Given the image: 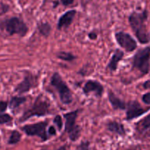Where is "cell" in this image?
Wrapping results in <instances>:
<instances>
[{
    "label": "cell",
    "instance_id": "6da1fadb",
    "mask_svg": "<svg viewBox=\"0 0 150 150\" xmlns=\"http://www.w3.org/2000/svg\"><path fill=\"white\" fill-rule=\"evenodd\" d=\"M147 18L148 11L146 9L141 13L133 11L128 17L129 25L135 33V37L141 44H148L150 41V36L146 26Z\"/></svg>",
    "mask_w": 150,
    "mask_h": 150
},
{
    "label": "cell",
    "instance_id": "7a4b0ae2",
    "mask_svg": "<svg viewBox=\"0 0 150 150\" xmlns=\"http://www.w3.org/2000/svg\"><path fill=\"white\" fill-rule=\"evenodd\" d=\"M50 102L47 98L44 97L42 94H40L36 97L34 103L28 109L26 110L19 119V123L24 122L30 118L34 116H44L51 113L50 111Z\"/></svg>",
    "mask_w": 150,
    "mask_h": 150
},
{
    "label": "cell",
    "instance_id": "3957f363",
    "mask_svg": "<svg viewBox=\"0 0 150 150\" xmlns=\"http://www.w3.org/2000/svg\"><path fill=\"white\" fill-rule=\"evenodd\" d=\"M0 28L5 30L10 35H18L20 37H24L28 33L29 28L21 18L13 16L0 21Z\"/></svg>",
    "mask_w": 150,
    "mask_h": 150
},
{
    "label": "cell",
    "instance_id": "277c9868",
    "mask_svg": "<svg viewBox=\"0 0 150 150\" xmlns=\"http://www.w3.org/2000/svg\"><path fill=\"white\" fill-rule=\"evenodd\" d=\"M50 85L58 92L60 102L63 105H69L73 101L72 92L58 72H54L50 80Z\"/></svg>",
    "mask_w": 150,
    "mask_h": 150
},
{
    "label": "cell",
    "instance_id": "5b68a950",
    "mask_svg": "<svg viewBox=\"0 0 150 150\" xmlns=\"http://www.w3.org/2000/svg\"><path fill=\"white\" fill-rule=\"evenodd\" d=\"M150 47L140 49L132 57V69H137L143 75L149 71Z\"/></svg>",
    "mask_w": 150,
    "mask_h": 150
},
{
    "label": "cell",
    "instance_id": "8992f818",
    "mask_svg": "<svg viewBox=\"0 0 150 150\" xmlns=\"http://www.w3.org/2000/svg\"><path fill=\"white\" fill-rule=\"evenodd\" d=\"M79 110L69 112L63 115L66 122H65V131L69 135V139L71 141H76L79 139L81 134L82 128L76 124Z\"/></svg>",
    "mask_w": 150,
    "mask_h": 150
},
{
    "label": "cell",
    "instance_id": "52a82bcc",
    "mask_svg": "<svg viewBox=\"0 0 150 150\" xmlns=\"http://www.w3.org/2000/svg\"><path fill=\"white\" fill-rule=\"evenodd\" d=\"M48 124L47 121H44L35 124L26 125L21 127V129L28 136H37L41 138L42 141H47L49 138L47 132Z\"/></svg>",
    "mask_w": 150,
    "mask_h": 150
},
{
    "label": "cell",
    "instance_id": "ba28073f",
    "mask_svg": "<svg viewBox=\"0 0 150 150\" xmlns=\"http://www.w3.org/2000/svg\"><path fill=\"white\" fill-rule=\"evenodd\" d=\"M115 38L117 44L127 52H131L137 48V42L132 35L125 32H117L115 33Z\"/></svg>",
    "mask_w": 150,
    "mask_h": 150
},
{
    "label": "cell",
    "instance_id": "9c48e42d",
    "mask_svg": "<svg viewBox=\"0 0 150 150\" xmlns=\"http://www.w3.org/2000/svg\"><path fill=\"white\" fill-rule=\"evenodd\" d=\"M126 120L132 121L148 112L150 108H144L136 100H131L127 104Z\"/></svg>",
    "mask_w": 150,
    "mask_h": 150
},
{
    "label": "cell",
    "instance_id": "30bf717a",
    "mask_svg": "<svg viewBox=\"0 0 150 150\" xmlns=\"http://www.w3.org/2000/svg\"><path fill=\"white\" fill-rule=\"evenodd\" d=\"M38 77L33 74L30 72H27L22 81L16 86L15 91L18 94H23L30 91L33 88H35L38 84Z\"/></svg>",
    "mask_w": 150,
    "mask_h": 150
},
{
    "label": "cell",
    "instance_id": "8fae6325",
    "mask_svg": "<svg viewBox=\"0 0 150 150\" xmlns=\"http://www.w3.org/2000/svg\"><path fill=\"white\" fill-rule=\"evenodd\" d=\"M104 86L99 82L93 80H89L85 83L83 88V93L86 95L93 93L96 97H101L104 93Z\"/></svg>",
    "mask_w": 150,
    "mask_h": 150
},
{
    "label": "cell",
    "instance_id": "7c38bea8",
    "mask_svg": "<svg viewBox=\"0 0 150 150\" xmlns=\"http://www.w3.org/2000/svg\"><path fill=\"white\" fill-rule=\"evenodd\" d=\"M76 14H77V11L76 10L73 9L66 11L65 13L60 16V17L59 18L58 21H57V28L59 30L68 28L73 22Z\"/></svg>",
    "mask_w": 150,
    "mask_h": 150
},
{
    "label": "cell",
    "instance_id": "4fadbf2b",
    "mask_svg": "<svg viewBox=\"0 0 150 150\" xmlns=\"http://www.w3.org/2000/svg\"><path fill=\"white\" fill-rule=\"evenodd\" d=\"M124 56H125L124 52L122 50H119V49H116V51L114 52V53L112 54L110 60L108 63V66H107L108 69L110 71H116L118 69L119 63L121 60H123Z\"/></svg>",
    "mask_w": 150,
    "mask_h": 150
},
{
    "label": "cell",
    "instance_id": "5bb4252c",
    "mask_svg": "<svg viewBox=\"0 0 150 150\" xmlns=\"http://www.w3.org/2000/svg\"><path fill=\"white\" fill-rule=\"evenodd\" d=\"M108 100H109L110 103L111 104V106L115 110H125L127 107V104L125 103V101L122 100L119 97H118L116 94H115L112 91H108Z\"/></svg>",
    "mask_w": 150,
    "mask_h": 150
},
{
    "label": "cell",
    "instance_id": "9a60e30c",
    "mask_svg": "<svg viewBox=\"0 0 150 150\" xmlns=\"http://www.w3.org/2000/svg\"><path fill=\"white\" fill-rule=\"evenodd\" d=\"M106 127L107 129L112 133L122 137L126 135V129H125V125L120 122H118L116 121H110L107 123Z\"/></svg>",
    "mask_w": 150,
    "mask_h": 150
},
{
    "label": "cell",
    "instance_id": "2e32d148",
    "mask_svg": "<svg viewBox=\"0 0 150 150\" xmlns=\"http://www.w3.org/2000/svg\"><path fill=\"white\" fill-rule=\"evenodd\" d=\"M27 97L25 96H13L9 102V108L12 111L19 108L22 104L26 102Z\"/></svg>",
    "mask_w": 150,
    "mask_h": 150
},
{
    "label": "cell",
    "instance_id": "e0dca14e",
    "mask_svg": "<svg viewBox=\"0 0 150 150\" xmlns=\"http://www.w3.org/2000/svg\"><path fill=\"white\" fill-rule=\"evenodd\" d=\"M38 29L40 34L44 37H49L52 31V27L48 22H41L38 25Z\"/></svg>",
    "mask_w": 150,
    "mask_h": 150
},
{
    "label": "cell",
    "instance_id": "ac0fdd59",
    "mask_svg": "<svg viewBox=\"0 0 150 150\" xmlns=\"http://www.w3.org/2000/svg\"><path fill=\"white\" fill-rule=\"evenodd\" d=\"M138 129L140 132H144L150 128V113L138 123Z\"/></svg>",
    "mask_w": 150,
    "mask_h": 150
},
{
    "label": "cell",
    "instance_id": "d6986e66",
    "mask_svg": "<svg viewBox=\"0 0 150 150\" xmlns=\"http://www.w3.org/2000/svg\"><path fill=\"white\" fill-rule=\"evenodd\" d=\"M57 57L58 59H60L62 60H64V61H68V62H71L74 60L75 59L77 58V57L73 54L71 52H65V51H60L58 52L56 54Z\"/></svg>",
    "mask_w": 150,
    "mask_h": 150
},
{
    "label": "cell",
    "instance_id": "ffe728a7",
    "mask_svg": "<svg viewBox=\"0 0 150 150\" xmlns=\"http://www.w3.org/2000/svg\"><path fill=\"white\" fill-rule=\"evenodd\" d=\"M21 139V134L17 130H13L8 139V144L9 145H15L20 142Z\"/></svg>",
    "mask_w": 150,
    "mask_h": 150
},
{
    "label": "cell",
    "instance_id": "44dd1931",
    "mask_svg": "<svg viewBox=\"0 0 150 150\" xmlns=\"http://www.w3.org/2000/svg\"><path fill=\"white\" fill-rule=\"evenodd\" d=\"M13 117L8 113L0 114V125H5L12 122Z\"/></svg>",
    "mask_w": 150,
    "mask_h": 150
},
{
    "label": "cell",
    "instance_id": "7402d4cb",
    "mask_svg": "<svg viewBox=\"0 0 150 150\" xmlns=\"http://www.w3.org/2000/svg\"><path fill=\"white\" fill-rule=\"evenodd\" d=\"M53 122H54V125H56V127H57L59 131L62 130V128H63V119H62V117L60 115H57V116L54 117V120H53Z\"/></svg>",
    "mask_w": 150,
    "mask_h": 150
},
{
    "label": "cell",
    "instance_id": "603a6c76",
    "mask_svg": "<svg viewBox=\"0 0 150 150\" xmlns=\"http://www.w3.org/2000/svg\"><path fill=\"white\" fill-rule=\"evenodd\" d=\"M90 148V142L88 141H82L77 146L76 150H89Z\"/></svg>",
    "mask_w": 150,
    "mask_h": 150
},
{
    "label": "cell",
    "instance_id": "cb8c5ba5",
    "mask_svg": "<svg viewBox=\"0 0 150 150\" xmlns=\"http://www.w3.org/2000/svg\"><path fill=\"white\" fill-rule=\"evenodd\" d=\"M8 107V103L6 101H0V113L5 112Z\"/></svg>",
    "mask_w": 150,
    "mask_h": 150
},
{
    "label": "cell",
    "instance_id": "d4e9b609",
    "mask_svg": "<svg viewBox=\"0 0 150 150\" xmlns=\"http://www.w3.org/2000/svg\"><path fill=\"white\" fill-rule=\"evenodd\" d=\"M142 101L144 104H146V105H150V92H148V93L143 95Z\"/></svg>",
    "mask_w": 150,
    "mask_h": 150
},
{
    "label": "cell",
    "instance_id": "484cf974",
    "mask_svg": "<svg viewBox=\"0 0 150 150\" xmlns=\"http://www.w3.org/2000/svg\"><path fill=\"white\" fill-rule=\"evenodd\" d=\"M75 0H60V3L65 7H68L72 5L74 2Z\"/></svg>",
    "mask_w": 150,
    "mask_h": 150
},
{
    "label": "cell",
    "instance_id": "4316f807",
    "mask_svg": "<svg viewBox=\"0 0 150 150\" xmlns=\"http://www.w3.org/2000/svg\"><path fill=\"white\" fill-rule=\"evenodd\" d=\"M56 133H57V131H56L55 128L53 126H50L48 129V135L50 136H54L56 135Z\"/></svg>",
    "mask_w": 150,
    "mask_h": 150
},
{
    "label": "cell",
    "instance_id": "83f0119b",
    "mask_svg": "<svg viewBox=\"0 0 150 150\" xmlns=\"http://www.w3.org/2000/svg\"><path fill=\"white\" fill-rule=\"evenodd\" d=\"M88 38L91 40H96L97 38V34L94 32H91V33H88Z\"/></svg>",
    "mask_w": 150,
    "mask_h": 150
},
{
    "label": "cell",
    "instance_id": "f1b7e54d",
    "mask_svg": "<svg viewBox=\"0 0 150 150\" xmlns=\"http://www.w3.org/2000/svg\"><path fill=\"white\" fill-rule=\"evenodd\" d=\"M143 87L144 89H150V79L144 82L143 84Z\"/></svg>",
    "mask_w": 150,
    "mask_h": 150
},
{
    "label": "cell",
    "instance_id": "f546056e",
    "mask_svg": "<svg viewBox=\"0 0 150 150\" xmlns=\"http://www.w3.org/2000/svg\"><path fill=\"white\" fill-rule=\"evenodd\" d=\"M59 5V1H54L53 2V8H56Z\"/></svg>",
    "mask_w": 150,
    "mask_h": 150
},
{
    "label": "cell",
    "instance_id": "4dcf8cb0",
    "mask_svg": "<svg viewBox=\"0 0 150 150\" xmlns=\"http://www.w3.org/2000/svg\"><path fill=\"white\" fill-rule=\"evenodd\" d=\"M56 150H67V148H66V145H63L62 146H60V148H58Z\"/></svg>",
    "mask_w": 150,
    "mask_h": 150
},
{
    "label": "cell",
    "instance_id": "1f68e13d",
    "mask_svg": "<svg viewBox=\"0 0 150 150\" xmlns=\"http://www.w3.org/2000/svg\"><path fill=\"white\" fill-rule=\"evenodd\" d=\"M127 150H135V149H127Z\"/></svg>",
    "mask_w": 150,
    "mask_h": 150
},
{
    "label": "cell",
    "instance_id": "d6a6232c",
    "mask_svg": "<svg viewBox=\"0 0 150 150\" xmlns=\"http://www.w3.org/2000/svg\"><path fill=\"white\" fill-rule=\"evenodd\" d=\"M42 150H48V149H42Z\"/></svg>",
    "mask_w": 150,
    "mask_h": 150
},
{
    "label": "cell",
    "instance_id": "836d02e7",
    "mask_svg": "<svg viewBox=\"0 0 150 150\" xmlns=\"http://www.w3.org/2000/svg\"><path fill=\"white\" fill-rule=\"evenodd\" d=\"M149 136H150V135H149Z\"/></svg>",
    "mask_w": 150,
    "mask_h": 150
}]
</instances>
